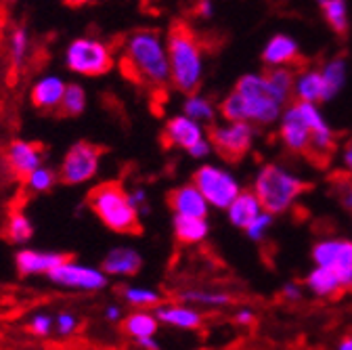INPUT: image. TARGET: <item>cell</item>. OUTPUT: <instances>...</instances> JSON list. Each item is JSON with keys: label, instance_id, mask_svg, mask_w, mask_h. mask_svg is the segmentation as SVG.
I'll return each instance as SVG.
<instances>
[{"label": "cell", "instance_id": "cell-20", "mask_svg": "<svg viewBox=\"0 0 352 350\" xmlns=\"http://www.w3.org/2000/svg\"><path fill=\"white\" fill-rule=\"evenodd\" d=\"M260 201L254 191H239V195L233 199V204L227 208L231 223L237 229H248L252 225L254 218L260 214Z\"/></svg>", "mask_w": 352, "mask_h": 350}, {"label": "cell", "instance_id": "cell-7", "mask_svg": "<svg viewBox=\"0 0 352 350\" xmlns=\"http://www.w3.org/2000/svg\"><path fill=\"white\" fill-rule=\"evenodd\" d=\"M208 141L212 149L229 164L241 162L252 149L254 130L248 122H231L227 126H208Z\"/></svg>", "mask_w": 352, "mask_h": 350}, {"label": "cell", "instance_id": "cell-23", "mask_svg": "<svg viewBox=\"0 0 352 350\" xmlns=\"http://www.w3.org/2000/svg\"><path fill=\"white\" fill-rule=\"evenodd\" d=\"M294 67H287V65H271V69H267L262 76L264 80L269 82V89L271 93L277 97V101L283 105L289 101L292 97V89L296 86V78H294Z\"/></svg>", "mask_w": 352, "mask_h": 350}, {"label": "cell", "instance_id": "cell-34", "mask_svg": "<svg viewBox=\"0 0 352 350\" xmlns=\"http://www.w3.org/2000/svg\"><path fill=\"white\" fill-rule=\"evenodd\" d=\"M329 185L336 189L340 204L352 212V172H336L329 177Z\"/></svg>", "mask_w": 352, "mask_h": 350}, {"label": "cell", "instance_id": "cell-37", "mask_svg": "<svg viewBox=\"0 0 352 350\" xmlns=\"http://www.w3.org/2000/svg\"><path fill=\"white\" fill-rule=\"evenodd\" d=\"M25 53H28V32H25L23 28H19V30H15L13 36H11V49H9L13 67H19V65L23 63Z\"/></svg>", "mask_w": 352, "mask_h": 350}, {"label": "cell", "instance_id": "cell-33", "mask_svg": "<svg viewBox=\"0 0 352 350\" xmlns=\"http://www.w3.org/2000/svg\"><path fill=\"white\" fill-rule=\"evenodd\" d=\"M124 300L130 306H141V309H147V306H160L162 304V296L153 289H145V287H124L122 292Z\"/></svg>", "mask_w": 352, "mask_h": 350}, {"label": "cell", "instance_id": "cell-46", "mask_svg": "<svg viewBox=\"0 0 352 350\" xmlns=\"http://www.w3.org/2000/svg\"><path fill=\"white\" fill-rule=\"evenodd\" d=\"M141 348H157V342L153 340V336H145V338H139L135 340Z\"/></svg>", "mask_w": 352, "mask_h": 350}, {"label": "cell", "instance_id": "cell-40", "mask_svg": "<svg viewBox=\"0 0 352 350\" xmlns=\"http://www.w3.org/2000/svg\"><path fill=\"white\" fill-rule=\"evenodd\" d=\"M55 327H57V331L61 336H72L76 331V327H78V321H76V317L72 313H61L57 317V321H55Z\"/></svg>", "mask_w": 352, "mask_h": 350}, {"label": "cell", "instance_id": "cell-28", "mask_svg": "<svg viewBox=\"0 0 352 350\" xmlns=\"http://www.w3.org/2000/svg\"><path fill=\"white\" fill-rule=\"evenodd\" d=\"M321 74H323V80H325V95H327V101H329V99H333L340 93L342 84L346 80V61H344V57L331 59L321 69Z\"/></svg>", "mask_w": 352, "mask_h": 350}, {"label": "cell", "instance_id": "cell-3", "mask_svg": "<svg viewBox=\"0 0 352 350\" xmlns=\"http://www.w3.org/2000/svg\"><path fill=\"white\" fill-rule=\"evenodd\" d=\"M86 204L99 221L120 235H141L143 223L137 204L120 181H103L86 195Z\"/></svg>", "mask_w": 352, "mask_h": 350}, {"label": "cell", "instance_id": "cell-35", "mask_svg": "<svg viewBox=\"0 0 352 350\" xmlns=\"http://www.w3.org/2000/svg\"><path fill=\"white\" fill-rule=\"evenodd\" d=\"M185 302H195V304H208V306H225L231 304L233 298L223 292H185L181 294Z\"/></svg>", "mask_w": 352, "mask_h": 350}, {"label": "cell", "instance_id": "cell-44", "mask_svg": "<svg viewBox=\"0 0 352 350\" xmlns=\"http://www.w3.org/2000/svg\"><path fill=\"white\" fill-rule=\"evenodd\" d=\"M235 321H237L239 325H250V323H254V315H252L250 311H241V313H237Z\"/></svg>", "mask_w": 352, "mask_h": 350}, {"label": "cell", "instance_id": "cell-39", "mask_svg": "<svg viewBox=\"0 0 352 350\" xmlns=\"http://www.w3.org/2000/svg\"><path fill=\"white\" fill-rule=\"evenodd\" d=\"M55 327V321L49 317V315H36L32 321H30V329L34 336L38 338H47L51 333V329Z\"/></svg>", "mask_w": 352, "mask_h": 350}, {"label": "cell", "instance_id": "cell-5", "mask_svg": "<svg viewBox=\"0 0 352 350\" xmlns=\"http://www.w3.org/2000/svg\"><path fill=\"white\" fill-rule=\"evenodd\" d=\"M113 51L101 40L76 38L65 49V65L80 76H105L113 69Z\"/></svg>", "mask_w": 352, "mask_h": 350}, {"label": "cell", "instance_id": "cell-30", "mask_svg": "<svg viewBox=\"0 0 352 350\" xmlns=\"http://www.w3.org/2000/svg\"><path fill=\"white\" fill-rule=\"evenodd\" d=\"M57 179H59V172H55V170H51L47 166H38L23 183H25V187L32 193H44V191H51L53 189V185L57 183Z\"/></svg>", "mask_w": 352, "mask_h": 350}, {"label": "cell", "instance_id": "cell-15", "mask_svg": "<svg viewBox=\"0 0 352 350\" xmlns=\"http://www.w3.org/2000/svg\"><path fill=\"white\" fill-rule=\"evenodd\" d=\"M166 201L174 214H185V216H208V199L201 195V191L195 185L176 187L166 195Z\"/></svg>", "mask_w": 352, "mask_h": 350}, {"label": "cell", "instance_id": "cell-10", "mask_svg": "<svg viewBox=\"0 0 352 350\" xmlns=\"http://www.w3.org/2000/svg\"><path fill=\"white\" fill-rule=\"evenodd\" d=\"M51 281L63 287L80 289V292H99L107 285V273L103 269L86 267L80 262H74L72 258L63 260L49 273Z\"/></svg>", "mask_w": 352, "mask_h": 350}, {"label": "cell", "instance_id": "cell-42", "mask_svg": "<svg viewBox=\"0 0 352 350\" xmlns=\"http://www.w3.org/2000/svg\"><path fill=\"white\" fill-rule=\"evenodd\" d=\"M283 296H285L287 300H300L302 292L298 289V285L289 283V285H285V287H283Z\"/></svg>", "mask_w": 352, "mask_h": 350}, {"label": "cell", "instance_id": "cell-11", "mask_svg": "<svg viewBox=\"0 0 352 350\" xmlns=\"http://www.w3.org/2000/svg\"><path fill=\"white\" fill-rule=\"evenodd\" d=\"M279 135H281L283 145L289 151L302 153L304 157L308 155V151H311V147H313V130H311V126L306 124V120L302 118L298 103H294L285 111Z\"/></svg>", "mask_w": 352, "mask_h": 350}, {"label": "cell", "instance_id": "cell-24", "mask_svg": "<svg viewBox=\"0 0 352 350\" xmlns=\"http://www.w3.org/2000/svg\"><path fill=\"white\" fill-rule=\"evenodd\" d=\"M306 285L311 287L317 296H327V298H336L340 294V289H344L336 271L329 267H317L311 275L306 277Z\"/></svg>", "mask_w": 352, "mask_h": 350}, {"label": "cell", "instance_id": "cell-31", "mask_svg": "<svg viewBox=\"0 0 352 350\" xmlns=\"http://www.w3.org/2000/svg\"><path fill=\"white\" fill-rule=\"evenodd\" d=\"M183 111L191 120H195V122H208V124H212L214 122V116H216L214 113V105L208 99L199 97V95H189V99L183 105Z\"/></svg>", "mask_w": 352, "mask_h": 350}, {"label": "cell", "instance_id": "cell-25", "mask_svg": "<svg viewBox=\"0 0 352 350\" xmlns=\"http://www.w3.org/2000/svg\"><path fill=\"white\" fill-rule=\"evenodd\" d=\"M157 315H149V313H130L124 321H122V331L132 338V340H139L145 336H153L157 331Z\"/></svg>", "mask_w": 352, "mask_h": 350}, {"label": "cell", "instance_id": "cell-36", "mask_svg": "<svg viewBox=\"0 0 352 350\" xmlns=\"http://www.w3.org/2000/svg\"><path fill=\"white\" fill-rule=\"evenodd\" d=\"M338 248H340V241L338 239H327V241H319L315 248H313V258L317 262V267H333L336 262V256H338Z\"/></svg>", "mask_w": 352, "mask_h": 350}, {"label": "cell", "instance_id": "cell-29", "mask_svg": "<svg viewBox=\"0 0 352 350\" xmlns=\"http://www.w3.org/2000/svg\"><path fill=\"white\" fill-rule=\"evenodd\" d=\"M86 109V91L80 84H67L65 93L59 105V113L61 116H80Z\"/></svg>", "mask_w": 352, "mask_h": 350}, {"label": "cell", "instance_id": "cell-19", "mask_svg": "<svg viewBox=\"0 0 352 350\" xmlns=\"http://www.w3.org/2000/svg\"><path fill=\"white\" fill-rule=\"evenodd\" d=\"M155 315L162 323L181 329H199L204 325V317L183 304H160Z\"/></svg>", "mask_w": 352, "mask_h": 350}, {"label": "cell", "instance_id": "cell-26", "mask_svg": "<svg viewBox=\"0 0 352 350\" xmlns=\"http://www.w3.org/2000/svg\"><path fill=\"white\" fill-rule=\"evenodd\" d=\"M319 7L323 11L325 21L329 28L340 36H348V13H346V0H319Z\"/></svg>", "mask_w": 352, "mask_h": 350}, {"label": "cell", "instance_id": "cell-13", "mask_svg": "<svg viewBox=\"0 0 352 350\" xmlns=\"http://www.w3.org/2000/svg\"><path fill=\"white\" fill-rule=\"evenodd\" d=\"M204 139L201 128L195 120H191L189 116H176L172 120L166 122L164 133H162V141L166 147H179V149H191L195 143H199Z\"/></svg>", "mask_w": 352, "mask_h": 350}, {"label": "cell", "instance_id": "cell-2", "mask_svg": "<svg viewBox=\"0 0 352 350\" xmlns=\"http://www.w3.org/2000/svg\"><path fill=\"white\" fill-rule=\"evenodd\" d=\"M170 82L176 91L195 95L201 84V42L187 21H174L168 30Z\"/></svg>", "mask_w": 352, "mask_h": 350}, {"label": "cell", "instance_id": "cell-9", "mask_svg": "<svg viewBox=\"0 0 352 350\" xmlns=\"http://www.w3.org/2000/svg\"><path fill=\"white\" fill-rule=\"evenodd\" d=\"M193 185L201 191L208 204L216 208H229L239 195V185L229 172L216 166H201L193 174Z\"/></svg>", "mask_w": 352, "mask_h": 350}, {"label": "cell", "instance_id": "cell-21", "mask_svg": "<svg viewBox=\"0 0 352 350\" xmlns=\"http://www.w3.org/2000/svg\"><path fill=\"white\" fill-rule=\"evenodd\" d=\"M174 235L183 245H193L206 239L208 235V223L201 216H185L174 214Z\"/></svg>", "mask_w": 352, "mask_h": 350}, {"label": "cell", "instance_id": "cell-16", "mask_svg": "<svg viewBox=\"0 0 352 350\" xmlns=\"http://www.w3.org/2000/svg\"><path fill=\"white\" fill-rule=\"evenodd\" d=\"M262 61L267 65H287V67H300L302 65L298 45L285 34H277L275 38H271L269 45L264 47Z\"/></svg>", "mask_w": 352, "mask_h": 350}, {"label": "cell", "instance_id": "cell-41", "mask_svg": "<svg viewBox=\"0 0 352 350\" xmlns=\"http://www.w3.org/2000/svg\"><path fill=\"white\" fill-rule=\"evenodd\" d=\"M210 149H212V145H210V141L204 137L199 143H195V145L189 149V155H191V157H206V155L210 153Z\"/></svg>", "mask_w": 352, "mask_h": 350}, {"label": "cell", "instance_id": "cell-47", "mask_svg": "<svg viewBox=\"0 0 352 350\" xmlns=\"http://www.w3.org/2000/svg\"><path fill=\"white\" fill-rule=\"evenodd\" d=\"M63 3H65L67 7H84V5L91 3V0H63Z\"/></svg>", "mask_w": 352, "mask_h": 350}, {"label": "cell", "instance_id": "cell-38", "mask_svg": "<svg viewBox=\"0 0 352 350\" xmlns=\"http://www.w3.org/2000/svg\"><path fill=\"white\" fill-rule=\"evenodd\" d=\"M271 223H273V214H271V212L258 214V216L254 218V221H252V225L245 229V233L250 235V239L260 241V239L264 237V231H267V229L271 227Z\"/></svg>", "mask_w": 352, "mask_h": 350}, {"label": "cell", "instance_id": "cell-27", "mask_svg": "<svg viewBox=\"0 0 352 350\" xmlns=\"http://www.w3.org/2000/svg\"><path fill=\"white\" fill-rule=\"evenodd\" d=\"M3 235L13 241V243H25L32 235H34V227L32 221L21 212V210H11L7 216V223L3 229Z\"/></svg>", "mask_w": 352, "mask_h": 350}, {"label": "cell", "instance_id": "cell-8", "mask_svg": "<svg viewBox=\"0 0 352 350\" xmlns=\"http://www.w3.org/2000/svg\"><path fill=\"white\" fill-rule=\"evenodd\" d=\"M103 157V147L91 143V141H80L74 143L59 166V181L63 185H82L91 181L99 172V164Z\"/></svg>", "mask_w": 352, "mask_h": 350}, {"label": "cell", "instance_id": "cell-17", "mask_svg": "<svg viewBox=\"0 0 352 350\" xmlns=\"http://www.w3.org/2000/svg\"><path fill=\"white\" fill-rule=\"evenodd\" d=\"M65 82L57 76H47L34 84L32 89V103L36 109L42 111H55L61 105L63 93H65Z\"/></svg>", "mask_w": 352, "mask_h": 350}, {"label": "cell", "instance_id": "cell-6", "mask_svg": "<svg viewBox=\"0 0 352 350\" xmlns=\"http://www.w3.org/2000/svg\"><path fill=\"white\" fill-rule=\"evenodd\" d=\"M235 91L243 97L248 109V122L258 124H273L281 113V103L271 93L269 82L264 76L248 74L241 76L235 84Z\"/></svg>", "mask_w": 352, "mask_h": 350}, {"label": "cell", "instance_id": "cell-1", "mask_svg": "<svg viewBox=\"0 0 352 350\" xmlns=\"http://www.w3.org/2000/svg\"><path fill=\"white\" fill-rule=\"evenodd\" d=\"M122 74L141 89L162 91L170 82V61L168 49L155 30L132 32L120 55Z\"/></svg>", "mask_w": 352, "mask_h": 350}, {"label": "cell", "instance_id": "cell-22", "mask_svg": "<svg viewBox=\"0 0 352 350\" xmlns=\"http://www.w3.org/2000/svg\"><path fill=\"white\" fill-rule=\"evenodd\" d=\"M296 97L298 101H308V103H319L327 101L325 95V80L319 69H306L298 80H296Z\"/></svg>", "mask_w": 352, "mask_h": 350}, {"label": "cell", "instance_id": "cell-12", "mask_svg": "<svg viewBox=\"0 0 352 350\" xmlns=\"http://www.w3.org/2000/svg\"><path fill=\"white\" fill-rule=\"evenodd\" d=\"M7 166L19 181H25L30 174L42 166L44 160V145L32 143V141H13L7 149Z\"/></svg>", "mask_w": 352, "mask_h": 350}, {"label": "cell", "instance_id": "cell-14", "mask_svg": "<svg viewBox=\"0 0 352 350\" xmlns=\"http://www.w3.org/2000/svg\"><path fill=\"white\" fill-rule=\"evenodd\" d=\"M67 254L59 252H40V250H21L15 256V267L19 275H49L57 265L67 260Z\"/></svg>", "mask_w": 352, "mask_h": 350}, {"label": "cell", "instance_id": "cell-43", "mask_svg": "<svg viewBox=\"0 0 352 350\" xmlns=\"http://www.w3.org/2000/svg\"><path fill=\"white\" fill-rule=\"evenodd\" d=\"M344 164H346V168L352 172V137L346 141V145H344Z\"/></svg>", "mask_w": 352, "mask_h": 350}, {"label": "cell", "instance_id": "cell-48", "mask_svg": "<svg viewBox=\"0 0 352 350\" xmlns=\"http://www.w3.org/2000/svg\"><path fill=\"white\" fill-rule=\"evenodd\" d=\"M340 348H342V350H352V338H346V340L340 344Z\"/></svg>", "mask_w": 352, "mask_h": 350}, {"label": "cell", "instance_id": "cell-32", "mask_svg": "<svg viewBox=\"0 0 352 350\" xmlns=\"http://www.w3.org/2000/svg\"><path fill=\"white\" fill-rule=\"evenodd\" d=\"M220 116L229 122H248L245 101L237 91H233L231 95H227L223 99V103H220Z\"/></svg>", "mask_w": 352, "mask_h": 350}, {"label": "cell", "instance_id": "cell-4", "mask_svg": "<svg viewBox=\"0 0 352 350\" xmlns=\"http://www.w3.org/2000/svg\"><path fill=\"white\" fill-rule=\"evenodd\" d=\"M311 189H313L311 183L294 177V174H289L277 164L262 166L254 181V193L260 206L264 208V212H271L273 216L287 212L302 193Z\"/></svg>", "mask_w": 352, "mask_h": 350}, {"label": "cell", "instance_id": "cell-45", "mask_svg": "<svg viewBox=\"0 0 352 350\" xmlns=\"http://www.w3.org/2000/svg\"><path fill=\"white\" fill-rule=\"evenodd\" d=\"M105 319L111 321V323H118V321H120V309H118V306H107Z\"/></svg>", "mask_w": 352, "mask_h": 350}, {"label": "cell", "instance_id": "cell-18", "mask_svg": "<svg viewBox=\"0 0 352 350\" xmlns=\"http://www.w3.org/2000/svg\"><path fill=\"white\" fill-rule=\"evenodd\" d=\"M143 267V258L137 250L132 248H116L111 250L105 260H103V271L107 275H116V277H132L137 275Z\"/></svg>", "mask_w": 352, "mask_h": 350}]
</instances>
